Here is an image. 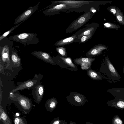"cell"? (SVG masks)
<instances>
[{
    "mask_svg": "<svg viewBox=\"0 0 124 124\" xmlns=\"http://www.w3.org/2000/svg\"><path fill=\"white\" fill-rule=\"evenodd\" d=\"M101 70L109 82L118 83L120 81L121 77L107 56H106L104 58Z\"/></svg>",
    "mask_w": 124,
    "mask_h": 124,
    "instance_id": "1",
    "label": "cell"
},
{
    "mask_svg": "<svg viewBox=\"0 0 124 124\" xmlns=\"http://www.w3.org/2000/svg\"><path fill=\"white\" fill-rule=\"evenodd\" d=\"M8 99L17 102L25 114L29 113L32 108L35 106L30 99L21 94L18 91L14 93L10 92Z\"/></svg>",
    "mask_w": 124,
    "mask_h": 124,
    "instance_id": "2",
    "label": "cell"
},
{
    "mask_svg": "<svg viewBox=\"0 0 124 124\" xmlns=\"http://www.w3.org/2000/svg\"><path fill=\"white\" fill-rule=\"evenodd\" d=\"M37 34L34 33H22L10 36V40L20 43L24 45L37 44L40 41Z\"/></svg>",
    "mask_w": 124,
    "mask_h": 124,
    "instance_id": "3",
    "label": "cell"
},
{
    "mask_svg": "<svg viewBox=\"0 0 124 124\" xmlns=\"http://www.w3.org/2000/svg\"><path fill=\"white\" fill-rule=\"evenodd\" d=\"M93 15L91 11L85 13L71 23L66 29V32L70 33L78 30L88 22Z\"/></svg>",
    "mask_w": 124,
    "mask_h": 124,
    "instance_id": "4",
    "label": "cell"
},
{
    "mask_svg": "<svg viewBox=\"0 0 124 124\" xmlns=\"http://www.w3.org/2000/svg\"><path fill=\"white\" fill-rule=\"evenodd\" d=\"M43 77V75L41 74H36L32 79H29L23 82H18L17 84V86L11 90L10 92L14 93L17 91L32 88L41 82L40 81Z\"/></svg>",
    "mask_w": 124,
    "mask_h": 124,
    "instance_id": "5",
    "label": "cell"
},
{
    "mask_svg": "<svg viewBox=\"0 0 124 124\" xmlns=\"http://www.w3.org/2000/svg\"><path fill=\"white\" fill-rule=\"evenodd\" d=\"M67 97L68 102L71 105L75 106H83L88 101L86 97L83 95L76 92H71Z\"/></svg>",
    "mask_w": 124,
    "mask_h": 124,
    "instance_id": "6",
    "label": "cell"
},
{
    "mask_svg": "<svg viewBox=\"0 0 124 124\" xmlns=\"http://www.w3.org/2000/svg\"><path fill=\"white\" fill-rule=\"evenodd\" d=\"M0 49L1 58L5 65V68L13 71V66L10 57L9 46L7 45H5L2 47L0 46Z\"/></svg>",
    "mask_w": 124,
    "mask_h": 124,
    "instance_id": "7",
    "label": "cell"
},
{
    "mask_svg": "<svg viewBox=\"0 0 124 124\" xmlns=\"http://www.w3.org/2000/svg\"><path fill=\"white\" fill-rule=\"evenodd\" d=\"M40 3V2L33 7L31 6L27 10L20 15L15 19L14 24L17 25L22 22H24L33 14L38 9V7Z\"/></svg>",
    "mask_w": 124,
    "mask_h": 124,
    "instance_id": "8",
    "label": "cell"
},
{
    "mask_svg": "<svg viewBox=\"0 0 124 124\" xmlns=\"http://www.w3.org/2000/svg\"><path fill=\"white\" fill-rule=\"evenodd\" d=\"M99 26L98 24L93 23L85 25L84 27L77 31L75 34L78 36V37L91 34L93 35Z\"/></svg>",
    "mask_w": 124,
    "mask_h": 124,
    "instance_id": "9",
    "label": "cell"
},
{
    "mask_svg": "<svg viewBox=\"0 0 124 124\" xmlns=\"http://www.w3.org/2000/svg\"><path fill=\"white\" fill-rule=\"evenodd\" d=\"M32 88V95L34 101L38 104L40 103L43 97L44 93V85L40 82Z\"/></svg>",
    "mask_w": 124,
    "mask_h": 124,
    "instance_id": "10",
    "label": "cell"
},
{
    "mask_svg": "<svg viewBox=\"0 0 124 124\" xmlns=\"http://www.w3.org/2000/svg\"><path fill=\"white\" fill-rule=\"evenodd\" d=\"M73 8H75L64 3H60L44 10L42 12L45 16H51L58 14L63 10Z\"/></svg>",
    "mask_w": 124,
    "mask_h": 124,
    "instance_id": "11",
    "label": "cell"
},
{
    "mask_svg": "<svg viewBox=\"0 0 124 124\" xmlns=\"http://www.w3.org/2000/svg\"><path fill=\"white\" fill-rule=\"evenodd\" d=\"M31 53L34 56L46 62L56 65L53 57L49 53L39 51H32Z\"/></svg>",
    "mask_w": 124,
    "mask_h": 124,
    "instance_id": "12",
    "label": "cell"
},
{
    "mask_svg": "<svg viewBox=\"0 0 124 124\" xmlns=\"http://www.w3.org/2000/svg\"><path fill=\"white\" fill-rule=\"evenodd\" d=\"M115 97L114 99L111 100L108 102H114L119 101H124V88H112L107 90Z\"/></svg>",
    "mask_w": 124,
    "mask_h": 124,
    "instance_id": "13",
    "label": "cell"
},
{
    "mask_svg": "<svg viewBox=\"0 0 124 124\" xmlns=\"http://www.w3.org/2000/svg\"><path fill=\"white\" fill-rule=\"evenodd\" d=\"M108 47L106 45L101 44H98L86 52V55L88 57H92L99 55L102 52L107 49Z\"/></svg>",
    "mask_w": 124,
    "mask_h": 124,
    "instance_id": "14",
    "label": "cell"
},
{
    "mask_svg": "<svg viewBox=\"0 0 124 124\" xmlns=\"http://www.w3.org/2000/svg\"><path fill=\"white\" fill-rule=\"evenodd\" d=\"M94 60V58L80 57L74 59V61L76 64L81 65L82 69L86 70L89 68L92 62Z\"/></svg>",
    "mask_w": 124,
    "mask_h": 124,
    "instance_id": "15",
    "label": "cell"
},
{
    "mask_svg": "<svg viewBox=\"0 0 124 124\" xmlns=\"http://www.w3.org/2000/svg\"><path fill=\"white\" fill-rule=\"evenodd\" d=\"M78 38V36L74 34L71 36L60 40L56 43L54 45L56 46H60L76 42Z\"/></svg>",
    "mask_w": 124,
    "mask_h": 124,
    "instance_id": "16",
    "label": "cell"
},
{
    "mask_svg": "<svg viewBox=\"0 0 124 124\" xmlns=\"http://www.w3.org/2000/svg\"><path fill=\"white\" fill-rule=\"evenodd\" d=\"M57 103V100L54 97L48 99L45 103V108L48 111L52 112L55 108Z\"/></svg>",
    "mask_w": 124,
    "mask_h": 124,
    "instance_id": "17",
    "label": "cell"
},
{
    "mask_svg": "<svg viewBox=\"0 0 124 124\" xmlns=\"http://www.w3.org/2000/svg\"><path fill=\"white\" fill-rule=\"evenodd\" d=\"M10 59L13 65V67L17 68L20 66L21 59L15 51H11L10 54Z\"/></svg>",
    "mask_w": 124,
    "mask_h": 124,
    "instance_id": "18",
    "label": "cell"
},
{
    "mask_svg": "<svg viewBox=\"0 0 124 124\" xmlns=\"http://www.w3.org/2000/svg\"><path fill=\"white\" fill-rule=\"evenodd\" d=\"M0 120L3 124H12V121L9 116L0 105Z\"/></svg>",
    "mask_w": 124,
    "mask_h": 124,
    "instance_id": "19",
    "label": "cell"
},
{
    "mask_svg": "<svg viewBox=\"0 0 124 124\" xmlns=\"http://www.w3.org/2000/svg\"><path fill=\"white\" fill-rule=\"evenodd\" d=\"M87 72L88 76L92 79L98 81L103 79V76L101 73H98L95 70L89 69L88 70Z\"/></svg>",
    "mask_w": 124,
    "mask_h": 124,
    "instance_id": "20",
    "label": "cell"
},
{
    "mask_svg": "<svg viewBox=\"0 0 124 124\" xmlns=\"http://www.w3.org/2000/svg\"><path fill=\"white\" fill-rule=\"evenodd\" d=\"M116 21L121 25H124V15L123 12L118 7L116 8Z\"/></svg>",
    "mask_w": 124,
    "mask_h": 124,
    "instance_id": "21",
    "label": "cell"
},
{
    "mask_svg": "<svg viewBox=\"0 0 124 124\" xmlns=\"http://www.w3.org/2000/svg\"><path fill=\"white\" fill-rule=\"evenodd\" d=\"M108 105L114 107L118 109H124V101H119L111 103H108Z\"/></svg>",
    "mask_w": 124,
    "mask_h": 124,
    "instance_id": "22",
    "label": "cell"
},
{
    "mask_svg": "<svg viewBox=\"0 0 124 124\" xmlns=\"http://www.w3.org/2000/svg\"><path fill=\"white\" fill-rule=\"evenodd\" d=\"M14 124H28L25 116L21 117L14 116L13 118Z\"/></svg>",
    "mask_w": 124,
    "mask_h": 124,
    "instance_id": "23",
    "label": "cell"
},
{
    "mask_svg": "<svg viewBox=\"0 0 124 124\" xmlns=\"http://www.w3.org/2000/svg\"><path fill=\"white\" fill-rule=\"evenodd\" d=\"M93 35V34H91L84 36L80 37H78L77 40L75 42H78L80 43H85L90 39Z\"/></svg>",
    "mask_w": 124,
    "mask_h": 124,
    "instance_id": "24",
    "label": "cell"
},
{
    "mask_svg": "<svg viewBox=\"0 0 124 124\" xmlns=\"http://www.w3.org/2000/svg\"><path fill=\"white\" fill-rule=\"evenodd\" d=\"M104 28L115 29L118 30L120 28V26L118 24L110 22H107L104 23L103 24Z\"/></svg>",
    "mask_w": 124,
    "mask_h": 124,
    "instance_id": "25",
    "label": "cell"
},
{
    "mask_svg": "<svg viewBox=\"0 0 124 124\" xmlns=\"http://www.w3.org/2000/svg\"><path fill=\"white\" fill-rule=\"evenodd\" d=\"M23 22H21L19 24L12 27L10 30L6 32L3 34L1 35L0 37V41H1L8 35L12 31L20 25Z\"/></svg>",
    "mask_w": 124,
    "mask_h": 124,
    "instance_id": "26",
    "label": "cell"
},
{
    "mask_svg": "<svg viewBox=\"0 0 124 124\" xmlns=\"http://www.w3.org/2000/svg\"><path fill=\"white\" fill-rule=\"evenodd\" d=\"M60 58L63 62L67 65L73 68H76L75 65L72 62L70 58L69 57L65 58L62 57Z\"/></svg>",
    "mask_w": 124,
    "mask_h": 124,
    "instance_id": "27",
    "label": "cell"
},
{
    "mask_svg": "<svg viewBox=\"0 0 124 124\" xmlns=\"http://www.w3.org/2000/svg\"><path fill=\"white\" fill-rule=\"evenodd\" d=\"M56 49L62 56H67L66 48L62 47H56Z\"/></svg>",
    "mask_w": 124,
    "mask_h": 124,
    "instance_id": "28",
    "label": "cell"
},
{
    "mask_svg": "<svg viewBox=\"0 0 124 124\" xmlns=\"http://www.w3.org/2000/svg\"><path fill=\"white\" fill-rule=\"evenodd\" d=\"M112 120V124H123L122 121L117 115L114 116Z\"/></svg>",
    "mask_w": 124,
    "mask_h": 124,
    "instance_id": "29",
    "label": "cell"
},
{
    "mask_svg": "<svg viewBox=\"0 0 124 124\" xmlns=\"http://www.w3.org/2000/svg\"><path fill=\"white\" fill-rule=\"evenodd\" d=\"M116 8L115 6H108L107 9L114 16H116Z\"/></svg>",
    "mask_w": 124,
    "mask_h": 124,
    "instance_id": "30",
    "label": "cell"
},
{
    "mask_svg": "<svg viewBox=\"0 0 124 124\" xmlns=\"http://www.w3.org/2000/svg\"><path fill=\"white\" fill-rule=\"evenodd\" d=\"M62 120H60L59 117L54 118L50 123V124H60Z\"/></svg>",
    "mask_w": 124,
    "mask_h": 124,
    "instance_id": "31",
    "label": "cell"
},
{
    "mask_svg": "<svg viewBox=\"0 0 124 124\" xmlns=\"http://www.w3.org/2000/svg\"><path fill=\"white\" fill-rule=\"evenodd\" d=\"M0 104H1V103L2 101V91L1 90V87H0Z\"/></svg>",
    "mask_w": 124,
    "mask_h": 124,
    "instance_id": "32",
    "label": "cell"
},
{
    "mask_svg": "<svg viewBox=\"0 0 124 124\" xmlns=\"http://www.w3.org/2000/svg\"><path fill=\"white\" fill-rule=\"evenodd\" d=\"M67 123L64 120H62L60 124H67Z\"/></svg>",
    "mask_w": 124,
    "mask_h": 124,
    "instance_id": "33",
    "label": "cell"
},
{
    "mask_svg": "<svg viewBox=\"0 0 124 124\" xmlns=\"http://www.w3.org/2000/svg\"><path fill=\"white\" fill-rule=\"evenodd\" d=\"M70 124H77L75 122L73 121H71L70 122Z\"/></svg>",
    "mask_w": 124,
    "mask_h": 124,
    "instance_id": "34",
    "label": "cell"
},
{
    "mask_svg": "<svg viewBox=\"0 0 124 124\" xmlns=\"http://www.w3.org/2000/svg\"><path fill=\"white\" fill-rule=\"evenodd\" d=\"M85 124H93L91 122H86Z\"/></svg>",
    "mask_w": 124,
    "mask_h": 124,
    "instance_id": "35",
    "label": "cell"
},
{
    "mask_svg": "<svg viewBox=\"0 0 124 124\" xmlns=\"http://www.w3.org/2000/svg\"><path fill=\"white\" fill-rule=\"evenodd\" d=\"M123 74H124V64L123 67Z\"/></svg>",
    "mask_w": 124,
    "mask_h": 124,
    "instance_id": "36",
    "label": "cell"
}]
</instances>
